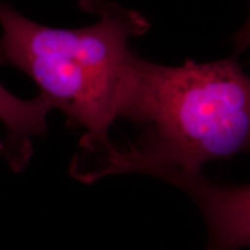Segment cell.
<instances>
[{
    "label": "cell",
    "instance_id": "cell-1",
    "mask_svg": "<svg viewBox=\"0 0 250 250\" xmlns=\"http://www.w3.org/2000/svg\"><path fill=\"white\" fill-rule=\"evenodd\" d=\"M118 120L136 127V139L73 159L74 179L149 176L162 168L202 173L212 161L250 153V74L233 57L170 66L134 54Z\"/></svg>",
    "mask_w": 250,
    "mask_h": 250
},
{
    "label": "cell",
    "instance_id": "cell-6",
    "mask_svg": "<svg viewBox=\"0 0 250 250\" xmlns=\"http://www.w3.org/2000/svg\"><path fill=\"white\" fill-rule=\"evenodd\" d=\"M105 0H78L79 7L87 13L98 14Z\"/></svg>",
    "mask_w": 250,
    "mask_h": 250
},
{
    "label": "cell",
    "instance_id": "cell-4",
    "mask_svg": "<svg viewBox=\"0 0 250 250\" xmlns=\"http://www.w3.org/2000/svg\"><path fill=\"white\" fill-rule=\"evenodd\" d=\"M52 109L51 103L42 95L23 100L0 83V122L6 130L0 139V155L12 170L21 171L29 164L34 153L33 139L45 134L48 115Z\"/></svg>",
    "mask_w": 250,
    "mask_h": 250
},
{
    "label": "cell",
    "instance_id": "cell-3",
    "mask_svg": "<svg viewBox=\"0 0 250 250\" xmlns=\"http://www.w3.org/2000/svg\"><path fill=\"white\" fill-rule=\"evenodd\" d=\"M169 184L193 203L206 229V250L250 247V183H220L203 173L175 170Z\"/></svg>",
    "mask_w": 250,
    "mask_h": 250
},
{
    "label": "cell",
    "instance_id": "cell-5",
    "mask_svg": "<svg viewBox=\"0 0 250 250\" xmlns=\"http://www.w3.org/2000/svg\"><path fill=\"white\" fill-rule=\"evenodd\" d=\"M233 43L236 54H243V52H249L250 54V4L247 20L243 23V26L234 34Z\"/></svg>",
    "mask_w": 250,
    "mask_h": 250
},
{
    "label": "cell",
    "instance_id": "cell-2",
    "mask_svg": "<svg viewBox=\"0 0 250 250\" xmlns=\"http://www.w3.org/2000/svg\"><path fill=\"white\" fill-rule=\"evenodd\" d=\"M98 15L90 26L59 29L31 21L0 0V64L26 73L68 125L83 129L74 158L114 144L110 129L136 54L130 40L151 28L142 13L108 0Z\"/></svg>",
    "mask_w": 250,
    "mask_h": 250
}]
</instances>
